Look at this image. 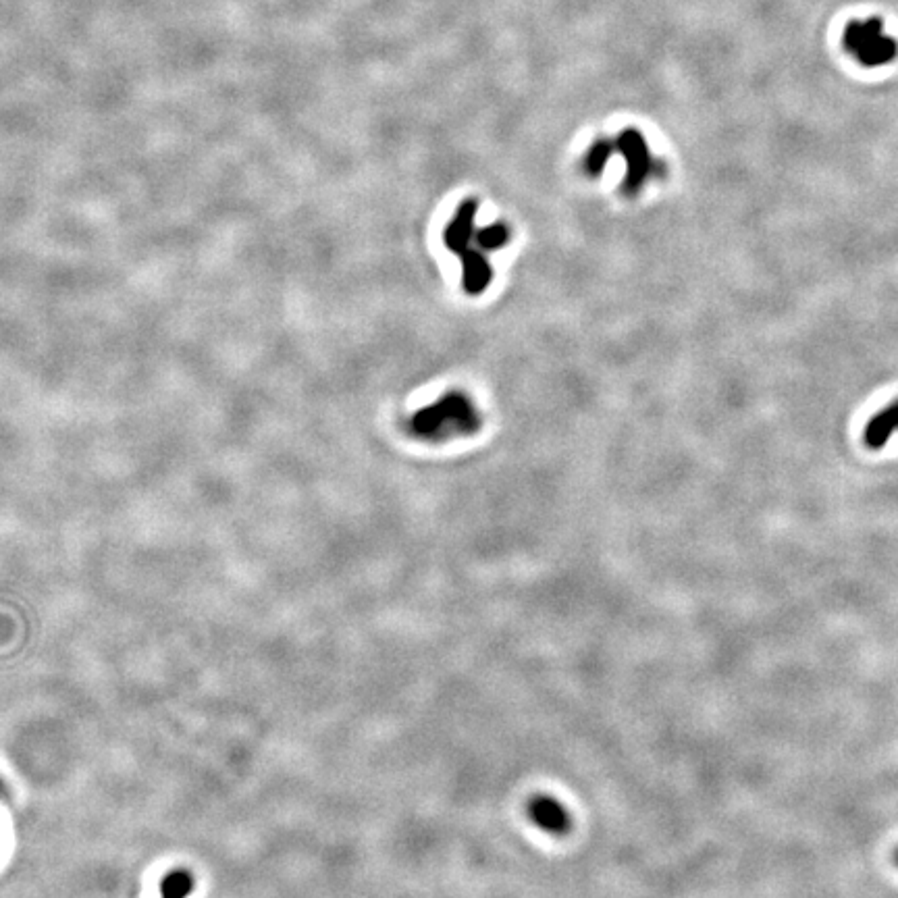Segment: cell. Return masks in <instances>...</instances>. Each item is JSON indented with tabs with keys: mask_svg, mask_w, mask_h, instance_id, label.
I'll return each instance as SVG.
<instances>
[{
	"mask_svg": "<svg viewBox=\"0 0 898 898\" xmlns=\"http://www.w3.org/2000/svg\"><path fill=\"white\" fill-rule=\"evenodd\" d=\"M614 154H616V146L612 140H605V138L597 140L585 156V171L591 177H599L603 173L607 161H610Z\"/></svg>",
	"mask_w": 898,
	"mask_h": 898,
	"instance_id": "ba28073f",
	"label": "cell"
},
{
	"mask_svg": "<svg viewBox=\"0 0 898 898\" xmlns=\"http://www.w3.org/2000/svg\"><path fill=\"white\" fill-rule=\"evenodd\" d=\"M464 260V287L470 294H481L491 281V269L485 256L477 250H466L462 254Z\"/></svg>",
	"mask_w": 898,
	"mask_h": 898,
	"instance_id": "52a82bcc",
	"label": "cell"
},
{
	"mask_svg": "<svg viewBox=\"0 0 898 898\" xmlns=\"http://www.w3.org/2000/svg\"><path fill=\"white\" fill-rule=\"evenodd\" d=\"M896 861H898V855H896Z\"/></svg>",
	"mask_w": 898,
	"mask_h": 898,
	"instance_id": "8fae6325",
	"label": "cell"
},
{
	"mask_svg": "<svg viewBox=\"0 0 898 898\" xmlns=\"http://www.w3.org/2000/svg\"><path fill=\"white\" fill-rule=\"evenodd\" d=\"M194 890V878L183 869H175L161 882V898H188Z\"/></svg>",
	"mask_w": 898,
	"mask_h": 898,
	"instance_id": "9c48e42d",
	"label": "cell"
},
{
	"mask_svg": "<svg viewBox=\"0 0 898 898\" xmlns=\"http://www.w3.org/2000/svg\"><path fill=\"white\" fill-rule=\"evenodd\" d=\"M844 50L867 69L892 63L898 55V42L886 34L884 21L878 17L853 21L842 36Z\"/></svg>",
	"mask_w": 898,
	"mask_h": 898,
	"instance_id": "6da1fadb",
	"label": "cell"
},
{
	"mask_svg": "<svg viewBox=\"0 0 898 898\" xmlns=\"http://www.w3.org/2000/svg\"><path fill=\"white\" fill-rule=\"evenodd\" d=\"M894 433H898V398L871 416L863 429V443L869 449H882Z\"/></svg>",
	"mask_w": 898,
	"mask_h": 898,
	"instance_id": "5b68a950",
	"label": "cell"
},
{
	"mask_svg": "<svg viewBox=\"0 0 898 898\" xmlns=\"http://www.w3.org/2000/svg\"><path fill=\"white\" fill-rule=\"evenodd\" d=\"M474 215H477V202L466 200L456 213V219L445 229V244L456 254H464L470 250V242L474 237Z\"/></svg>",
	"mask_w": 898,
	"mask_h": 898,
	"instance_id": "8992f818",
	"label": "cell"
},
{
	"mask_svg": "<svg viewBox=\"0 0 898 898\" xmlns=\"http://www.w3.org/2000/svg\"><path fill=\"white\" fill-rule=\"evenodd\" d=\"M447 420L456 422L462 429H472L477 425V418H474L470 404L462 395H447L439 404L418 412L414 416L412 427L418 435H433Z\"/></svg>",
	"mask_w": 898,
	"mask_h": 898,
	"instance_id": "3957f363",
	"label": "cell"
},
{
	"mask_svg": "<svg viewBox=\"0 0 898 898\" xmlns=\"http://www.w3.org/2000/svg\"><path fill=\"white\" fill-rule=\"evenodd\" d=\"M526 815L539 830L551 836H564L572 826V817L566 805L549 795H537L528 801Z\"/></svg>",
	"mask_w": 898,
	"mask_h": 898,
	"instance_id": "277c9868",
	"label": "cell"
},
{
	"mask_svg": "<svg viewBox=\"0 0 898 898\" xmlns=\"http://www.w3.org/2000/svg\"><path fill=\"white\" fill-rule=\"evenodd\" d=\"M616 152L624 156L626 161V179H624V192L637 194L643 183L655 175H664V163L655 161L649 152V146L639 129H624L622 134L614 140Z\"/></svg>",
	"mask_w": 898,
	"mask_h": 898,
	"instance_id": "7a4b0ae2",
	"label": "cell"
},
{
	"mask_svg": "<svg viewBox=\"0 0 898 898\" xmlns=\"http://www.w3.org/2000/svg\"><path fill=\"white\" fill-rule=\"evenodd\" d=\"M474 237H477V242L481 244L483 250H497L499 246H504L508 242V229L504 225H491L481 229Z\"/></svg>",
	"mask_w": 898,
	"mask_h": 898,
	"instance_id": "30bf717a",
	"label": "cell"
}]
</instances>
